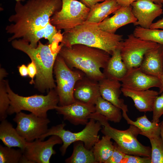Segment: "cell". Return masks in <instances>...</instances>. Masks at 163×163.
Returning <instances> with one entry per match:
<instances>
[{"instance_id": "12", "label": "cell", "mask_w": 163, "mask_h": 163, "mask_svg": "<svg viewBox=\"0 0 163 163\" xmlns=\"http://www.w3.org/2000/svg\"><path fill=\"white\" fill-rule=\"evenodd\" d=\"M62 143L61 139L56 135L51 136L45 141L37 139L27 142L24 154L31 163H49L52 156L56 153L54 146Z\"/></svg>"}, {"instance_id": "20", "label": "cell", "mask_w": 163, "mask_h": 163, "mask_svg": "<svg viewBox=\"0 0 163 163\" xmlns=\"http://www.w3.org/2000/svg\"><path fill=\"white\" fill-rule=\"evenodd\" d=\"M124 96L131 98L136 109L141 112H152L154 101L158 92L149 89L138 90L122 87Z\"/></svg>"}, {"instance_id": "11", "label": "cell", "mask_w": 163, "mask_h": 163, "mask_svg": "<svg viewBox=\"0 0 163 163\" xmlns=\"http://www.w3.org/2000/svg\"><path fill=\"white\" fill-rule=\"evenodd\" d=\"M13 121L17 123L15 128L19 135L28 142L39 139L47 131L50 122L47 117L38 116L31 113L21 111L16 113Z\"/></svg>"}, {"instance_id": "46", "label": "cell", "mask_w": 163, "mask_h": 163, "mask_svg": "<svg viewBox=\"0 0 163 163\" xmlns=\"http://www.w3.org/2000/svg\"></svg>"}, {"instance_id": "8", "label": "cell", "mask_w": 163, "mask_h": 163, "mask_svg": "<svg viewBox=\"0 0 163 163\" xmlns=\"http://www.w3.org/2000/svg\"><path fill=\"white\" fill-rule=\"evenodd\" d=\"M54 73L57 86L55 88L59 99V106L69 105L75 102L73 92L77 81L85 75L81 71L71 69L58 54L54 65Z\"/></svg>"}, {"instance_id": "35", "label": "cell", "mask_w": 163, "mask_h": 163, "mask_svg": "<svg viewBox=\"0 0 163 163\" xmlns=\"http://www.w3.org/2000/svg\"><path fill=\"white\" fill-rule=\"evenodd\" d=\"M28 75L31 79L30 83L32 84H35L34 80V77L36 76L37 73V67L34 63L31 61L27 66Z\"/></svg>"}, {"instance_id": "9", "label": "cell", "mask_w": 163, "mask_h": 163, "mask_svg": "<svg viewBox=\"0 0 163 163\" xmlns=\"http://www.w3.org/2000/svg\"><path fill=\"white\" fill-rule=\"evenodd\" d=\"M61 9L51 18L50 23L59 30L72 29L86 21L90 8L76 0H62Z\"/></svg>"}, {"instance_id": "7", "label": "cell", "mask_w": 163, "mask_h": 163, "mask_svg": "<svg viewBox=\"0 0 163 163\" xmlns=\"http://www.w3.org/2000/svg\"><path fill=\"white\" fill-rule=\"evenodd\" d=\"M66 125L63 123L52 126L39 139L43 140L49 136L56 135L59 136L63 142L59 149L63 156L66 154L68 147L72 143L78 141L83 142L87 149H92L95 143L99 139L98 133L102 127L99 121L92 118L90 119L84 129L78 132H72L66 130L64 128Z\"/></svg>"}, {"instance_id": "6", "label": "cell", "mask_w": 163, "mask_h": 163, "mask_svg": "<svg viewBox=\"0 0 163 163\" xmlns=\"http://www.w3.org/2000/svg\"><path fill=\"white\" fill-rule=\"evenodd\" d=\"M6 86L10 100L8 115L16 113L24 110L39 117H47V111L55 109L59 104V99L56 89L50 90L46 95L36 94L24 97L13 92L8 82L6 81Z\"/></svg>"}, {"instance_id": "17", "label": "cell", "mask_w": 163, "mask_h": 163, "mask_svg": "<svg viewBox=\"0 0 163 163\" xmlns=\"http://www.w3.org/2000/svg\"><path fill=\"white\" fill-rule=\"evenodd\" d=\"M113 14L110 18H107L98 24L102 30L107 32L115 34L118 29L127 24H134L137 20L133 14L130 5L121 7Z\"/></svg>"}, {"instance_id": "37", "label": "cell", "mask_w": 163, "mask_h": 163, "mask_svg": "<svg viewBox=\"0 0 163 163\" xmlns=\"http://www.w3.org/2000/svg\"><path fill=\"white\" fill-rule=\"evenodd\" d=\"M149 28L163 29V18L155 23H153Z\"/></svg>"}, {"instance_id": "26", "label": "cell", "mask_w": 163, "mask_h": 163, "mask_svg": "<svg viewBox=\"0 0 163 163\" xmlns=\"http://www.w3.org/2000/svg\"><path fill=\"white\" fill-rule=\"evenodd\" d=\"M95 112L105 117L108 121L119 123L122 116L120 109L100 96L95 104Z\"/></svg>"}, {"instance_id": "23", "label": "cell", "mask_w": 163, "mask_h": 163, "mask_svg": "<svg viewBox=\"0 0 163 163\" xmlns=\"http://www.w3.org/2000/svg\"><path fill=\"white\" fill-rule=\"evenodd\" d=\"M127 72V69L122 59L120 48L117 49L111 55L104 69L103 72L105 77L120 81Z\"/></svg>"}, {"instance_id": "33", "label": "cell", "mask_w": 163, "mask_h": 163, "mask_svg": "<svg viewBox=\"0 0 163 163\" xmlns=\"http://www.w3.org/2000/svg\"><path fill=\"white\" fill-rule=\"evenodd\" d=\"M113 153L106 163H123L126 154L122 151L115 142Z\"/></svg>"}, {"instance_id": "24", "label": "cell", "mask_w": 163, "mask_h": 163, "mask_svg": "<svg viewBox=\"0 0 163 163\" xmlns=\"http://www.w3.org/2000/svg\"><path fill=\"white\" fill-rule=\"evenodd\" d=\"M122 116L128 124L136 126L141 131L140 134L146 137L149 139L160 135L161 123L151 121L145 114L137 117L135 121L130 119L126 112H123Z\"/></svg>"}, {"instance_id": "14", "label": "cell", "mask_w": 163, "mask_h": 163, "mask_svg": "<svg viewBox=\"0 0 163 163\" xmlns=\"http://www.w3.org/2000/svg\"><path fill=\"white\" fill-rule=\"evenodd\" d=\"M55 109L57 113L63 116L64 120L75 126L85 125L90 115L95 112V105L78 101L67 105L58 106Z\"/></svg>"}, {"instance_id": "36", "label": "cell", "mask_w": 163, "mask_h": 163, "mask_svg": "<svg viewBox=\"0 0 163 163\" xmlns=\"http://www.w3.org/2000/svg\"><path fill=\"white\" fill-rule=\"evenodd\" d=\"M82 3L87 7L90 8L94 5L100 2H103L104 0H81Z\"/></svg>"}, {"instance_id": "10", "label": "cell", "mask_w": 163, "mask_h": 163, "mask_svg": "<svg viewBox=\"0 0 163 163\" xmlns=\"http://www.w3.org/2000/svg\"><path fill=\"white\" fill-rule=\"evenodd\" d=\"M158 43L141 39L131 34L122 42L120 50L122 60L128 71L139 67L144 56L149 49Z\"/></svg>"}, {"instance_id": "4", "label": "cell", "mask_w": 163, "mask_h": 163, "mask_svg": "<svg viewBox=\"0 0 163 163\" xmlns=\"http://www.w3.org/2000/svg\"><path fill=\"white\" fill-rule=\"evenodd\" d=\"M61 43L69 47L75 44H82L101 49L111 55L120 48L123 35L110 33L101 29L97 24L85 22L62 34Z\"/></svg>"}, {"instance_id": "45", "label": "cell", "mask_w": 163, "mask_h": 163, "mask_svg": "<svg viewBox=\"0 0 163 163\" xmlns=\"http://www.w3.org/2000/svg\"><path fill=\"white\" fill-rule=\"evenodd\" d=\"M104 1H107V0H104Z\"/></svg>"}, {"instance_id": "25", "label": "cell", "mask_w": 163, "mask_h": 163, "mask_svg": "<svg viewBox=\"0 0 163 163\" xmlns=\"http://www.w3.org/2000/svg\"><path fill=\"white\" fill-rule=\"evenodd\" d=\"M111 139L104 135L94 144L92 149L96 163H106L111 157L115 148Z\"/></svg>"}, {"instance_id": "43", "label": "cell", "mask_w": 163, "mask_h": 163, "mask_svg": "<svg viewBox=\"0 0 163 163\" xmlns=\"http://www.w3.org/2000/svg\"><path fill=\"white\" fill-rule=\"evenodd\" d=\"M16 2H24L25 0H15Z\"/></svg>"}, {"instance_id": "39", "label": "cell", "mask_w": 163, "mask_h": 163, "mask_svg": "<svg viewBox=\"0 0 163 163\" xmlns=\"http://www.w3.org/2000/svg\"><path fill=\"white\" fill-rule=\"evenodd\" d=\"M18 69L19 73L21 76L25 77L28 75L27 67L24 64L20 66Z\"/></svg>"}, {"instance_id": "16", "label": "cell", "mask_w": 163, "mask_h": 163, "mask_svg": "<svg viewBox=\"0 0 163 163\" xmlns=\"http://www.w3.org/2000/svg\"><path fill=\"white\" fill-rule=\"evenodd\" d=\"M73 95L75 101L95 105L101 95L99 82L85 75L76 82Z\"/></svg>"}, {"instance_id": "5", "label": "cell", "mask_w": 163, "mask_h": 163, "mask_svg": "<svg viewBox=\"0 0 163 163\" xmlns=\"http://www.w3.org/2000/svg\"><path fill=\"white\" fill-rule=\"evenodd\" d=\"M89 117L100 123L102 126V133L113 139L119 149L125 154L151 157V148L143 145L138 141L137 136L141 131L136 126L130 124L127 129L120 130L110 126L105 117L96 112L91 113Z\"/></svg>"}, {"instance_id": "3", "label": "cell", "mask_w": 163, "mask_h": 163, "mask_svg": "<svg viewBox=\"0 0 163 163\" xmlns=\"http://www.w3.org/2000/svg\"><path fill=\"white\" fill-rule=\"evenodd\" d=\"M11 42L13 47L26 54L35 65L37 69L35 86L42 92L56 88L53 70L60 49L56 50L52 44H43L40 41L35 48L21 39Z\"/></svg>"}, {"instance_id": "19", "label": "cell", "mask_w": 163, "mask_h": 163, "mask_svg": "<svg viewBox=\"0 0 163 163\" xmlns=\"http://www.w3.org/2000/svg\"><path fill=\"white\" fill-rule=\"evenodd\" d=\"M145 73L158 77L163 74V45L159 44L148 50L139 67Z\"/></svg>"}, {"instance_id": "2", "label": "cell", "mask_w": 163, "mask_h": 163, "mask_svg": "<svg viewBox=\"0 0 163 163\" xmlns=\"http://www.w3.org/2000/svg\"><path fill=\"white\" fill-rule=\"evenodd\" d=\"M59 54L70 68L79 69L98 81L105 78L101 69L105 67L110 57L101 49L79 44L69 47L63 46Z\"/></svg>"}, {"instance_id": "1", "label": "cell", "mask_w": 163, "mask_h": 163, "mask_svg": "<svg viewBox=\"0 0 163 163\" xmlns=\"http://www.w3.org/2000/svg\"><path fill=\"white\" fill-rule=\"evenodd\" d=\"M62 0H28L24 4L16 2L15 13L10 16L6 33L12 34L8 42L21 38L27 41L37 32L44 28L59 11Z\"/></svg>"}, {"instance_id": "30", "label": "cell", "mask_w": 163, "mask_h": 163, "mask_svg": "<svg viewBox=\"0 0 163 163\" xmlns=\"http://www.w3.org/2000/svg\"><path fill=\"white\" fill-rule=\"evenodd\" d=\"M0 120L6 119L8 110L10 104V100L6 90V81L3 80L6 76V73L3 69L0 72Z\"/></svg>"}, {"instance_id": "40", "label": "cell", "mask_w": 163, "mask_h": 163, "mask_svg": "<svg viewBox=\"0 0 163 163\" xmlns=\"http://www.w3.org/2000/svg\"><path fill=\"white\" fill-rule=\"evenodd\" d=\"M160 82V85L159 87V94H160L163 92V74L160 75L158 77Z\"/></svg>"}, {"instance_id": "29", "label": "cell", "mask_w": 163, "mask_h": 163, "mask_svg": "<svg viewBox=\"0 0 163 163\" xmlns=\"http://www.w3.org/2000/svg\"><path fill=\"white\" fill-rule=\"evenodd\" d=\"M133 34L141 39L154 42L163 45V30L145 28L137 26L135 28Z\"/></svg>"}, {"instance_id": "31", "label": "cell", "mask_w": 163, "mask_h": 163, "mask_svg": "<svg viewBox=\"0 0 163 163\" xmlns=\"http://www.w3.org/2000/svg\"><path fill=\"white\" fill-rule=\"evenodd\" d=\"M149 139L151 145V163H163V141L160 135Z\"/></svg>"}, {"instance_id": "28", "label": "cell", "mask_w": 163, "mask_h": 163, "mask_svg": "<svg viewBox=\"0 0 163 163\" xmlns=\"http://www.w3.org/2000/svg\"><path fill=\"white\" fill-rule=\"evenodd\" d=\"M0 163H31L21 149H15L0 145Z\"/></svg>"}, {"instance_id": "18", "label": "cell", "mask_w": 163, "mask_h": 163, "mask_svg": "<svg viewBox=\"0 0 163 163\" xmlns=\"http://www.w3.org/2000/svg\"><path fill=\"white\" fill-rule=\"evenodd\" d=\"M98 82L99 91L102 97L120 109L123 112H127V105L125 104L124 100L120 98L122 93L120 81L105 77Z\"/></svg>"}, {"instance_id": "32", "label": "cell", "mask_w": 163, "mask_h": 163, "mask_svg": "<svg viewBox=\"0 0 163 163\" xmlns=\"http://www.w3.org/2000/svg\"><path fill=\"white\" fill-rule=\"evenodd\" d=\"M155 98L153 104L152 121L156 123L159 122V119L163 115V92Z\"/></svg>"}, {"instance_id": "34", "label": "cell", "mask_w": 163, "mask_h": 163, "mask_svg": "<svg viewBox=\"0 0 163 163\" xmlns=\"http://www.w3.org/2000/svg\"><path fill=\"white\" fill-rule=\"evenodd\" d=\"M151 158L126 154L123 163H151Z\"/></svg>"}, {"instance_id": "27", "label": "cell", "mask_w": 163, "mask_h": 163, "mask_svg": "<svg viewBox=\"0 0 163 163\" xmlns=\"http://www.w3.org/2000/svg\"><path fill=\"white\" fill-rule=\"evenodd\" d=\"M65 161L66 163H96L93 149H87L81 141L73 143L72 153Z\"/></svg>"}, {"instance_id": "22", "label": "cell", "mask_w": 163, "mask_h": 163, "mask_svg": "<svg viewBox=\"0 0 163 163\" xmlns=\"http://www.w3.org/2000/svg\"><path fill=\"white\" fill-rule=\"evenodd\" d=\"M121 7L117 0H107L97 3L90 8L85 22L98 24Z\"/></svg>"}, {"instance_id": "44", "label": "cell", "mask_w": 163, "mask_h": 163, "mask_svg": "<svg viewBox=\"0 0 163 163\" xmlns=\"http://www.w3.org/2000/svg\"><path fill=\"white\" fill-rule=\"evenodd\" d=\"M162 4L163 5V0H162Z\"/></svg>"}, {"instance_id": "38", "label": "cell", "mask_w": 163, "mask_h": 163, "mask_svg": "<svg viewBox=\"0 0 163 163\" xmlns=\"http://www.w3.org/2000/svg\"><path fill=\"white\" fill-rule=\"evenodd\" d=\"M137 0H117L118 3L121 7H127L131 5L133 2Z\"/></svg>"}, {"instance_id": "15", "label": "cell", "mask_w": 163, "mask_h": 163, "mask_svg": "<svg viewBox=\"0 0 163 163\" xmlns=\"http://www.w3.org/2000/svg\"><path fill=\"white\" fill-rule=\"evenodd\" d=\"M120 82L122 87L138 90H146L152 87L159 88L160 85L158 77L148 75L139 67L128 70Z\"/></svg>"}, {"instance_id": "41", "label": "cell", "mask_w": 163, "mask_h": 163, "mask_svg": "<svg viewBox=\"0 0 163 163\" xmlns=\"http://www.w3.org/2000/svg\"><path fill=\"white\" fill-rule=\"evenodd\" d=\"M160 123V136L163 141V121H161Z\"/></svg>"}, {"instance_id": "42", "label": "cell", "mask_w": 163, "mask_h": 163, "mask_svg": "<svg viewBox=\"0 0 163 163\" xmlns=\"http://www.w3.org/2000/svg\"><path fill=\"white\" fill-rule=\"evenodd\" d=\"M156 4L162 5V2L163 0H152Z\"/></svg>"}, {"instance_id": "13", "label": "cell", "mask_w": 163, "mask_h": 163, "mask_svg": "<svg viewBox=\"0 0 163 163\" xmlns=\"http://www.w3.org/2000/svg\"><path fill=\"white\" fill-rule=\"evenodd\" d=\"M131 6L137 20L134 25L145 28H149L154 19L163 13L162 5L156 4L152 0H137Z\"/></svg>"}, {"instance_id": "21", "label": "cell", "mask_w": 163, "mask_h": 163, "mask_svg": "<svg viewBox=\"0 0 163 163\" xmlns=\"http://www.w3.org/2000/svg\"><path fill=\"white\" fill-rule=\"evenodd\" d=\"M1 122L0 139L3 143L9 147H18L24 151L28 142L19 135L16 129L6 119Z\"/></svg>"}]
</instances>
